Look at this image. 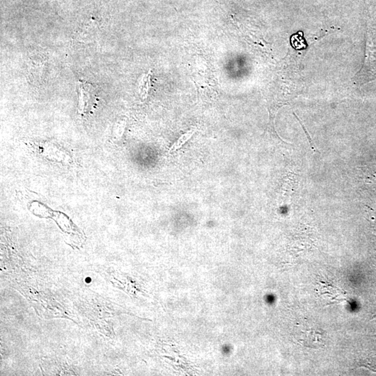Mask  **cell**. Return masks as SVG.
<instances>
[{
	"instance_id": "cell-1",
	"label": "cell",
	"mask_w": 376,
	"mask_h": 376,
	"mask_svg": "<svg viewBox=\"0 0 376 376\" xmlns=\"http://www.w3.org/2000/svg\"><path fill=\"white\" fill-rule=\"evenodd\" d=\"M323 332H319L316 329L312 328L301 331L300 330V335H298L300 338H298V340L300 343L305 345V346L318 348L323 345Z\"/></svg>"
},
{
	"instance_id": "cell-2",
	"label": "cell",
	"mask_w": 376,
	"mask_h": 376,
	"mask_svg": "<svg viewBox=\"0 0 376 376\" xmlns=\"http://www.w3.org/2000/svg\"><path fill=\"white\" fill-rule=\"evenodd\" d=\"M370 40L372 43L369 41V55L362 74V79L364 81L376 78V46L373 43L372 38Z\"/></svg>"
},
{
	"instance_id": "cell-3",
	"label": "cell",
	"mask_w": 376,
	"mask_h": 376,
	"mask_svg": "<svg viewBox=\"0 0 376 376\" xmlns=\"http://www.w3.org/2000/svg\"><path fill=\"white\" fill-rule=\"evenodd\" d=\"M196 132V129L192 128L191 129V130H188V132H186L184 135H181V137L177 139V141H176L175 143L173 144L172 147L169 149V154H172V153L175 152L176 151L180 149L183 146L185 145V144H186V142H188L189 139L192 138V136L195 134Z\"/></svg>"
},
{
	"instance_id": "cell-4",
	"label": "cell",
	"mask_w": 376,
	"mask_h": 376,
	"mask_svg": "<svg viewBox=\"0 0 376 376\" xmlns=\"http://www.w3.org/2000/svg\"><path fill=\"white\" fill-rule=\"evenodd\" d=\"M151 83V75L150 72L149 73L146 74L142 76V80H141L140 83H139V94H140L141 97L142 98H147L148 95V92H149V88H150Z\"/></svg>"
}]
</instances>
